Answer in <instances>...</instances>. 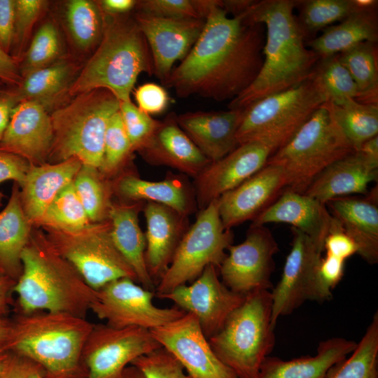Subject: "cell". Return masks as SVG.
<instances>
[{
	"mask_svg": "<svg viewBox=\"0 0 378 378\" xmlns=\"http://www.w3.org/2000/svg\"><path fill=\"white\" fill-rule=\"evenodd\" d=\"M312 78L323 93L326 102L340 103L350 99L357 101L360 96L355 82L340 62L338 54L320 58Z\"/></svg>",
	"mask_w": 378,
	"mask_h": 378,
	"instance_id": "b9f144b4",
	"label": "cell"
},
{
	"mask_svg": "<svg viewBox=\"0 0 378 378\" xmlns=\"http://www.w3.org/2000/svg\"><path fill=\"white\" fill-rule=\"evenodd\" d=\"M0 378H44V371L32 360L10 352Z\"/></svg>",
	"mask_w": 378,
	"mask_h": 378,
	"instance_id": "f5cc1de1",
	"label": "cell"
},
{
	"mask_svg": "<svg viewBox=\"0 0 378 378\" xmlns=\"http://www.w3.org/2000/svg\"><path fill=\"white\" fill-rule=\"evenodd\" d=\"M130 365L139 369L145 378H192L182 365L162 346L136 358Z\"/></svg>",
	"mask_w": 378,
	"mask_h": 378,
	"instance_id": "bcb514c9",
	"label": "cell"
},
{
	"mask_svg": "<svg viewBox=\"0 0 378 378\" xmlns=\"http://www.w3.org/2000/svg\"><path fill=\"white\" fill-rule=\"evenodd\" d=\"M358 150L368 158L378 161V135L364 142Z\"/></svg>",
	"mask_w": 378,
	"mask_h": 378,
	"instance_id": "6125c7cd",
	"label": "cell"
},
{
	"mask_svg": "<svg viewBox=\"0 0 378 378\" xmlns=\"http://www.w3.org/2000/svg\"><path fill=\"white\" fill-rule=\"evenodd\" d=\"M328 378H378V313L350 356L334 365Z\"/></svg>",
	"mask_w": 378,
	"mask_h": 378,
	"instance_id": "8d00e7d4",
	"label": "cell"
},
{
	"mask_svg": "<svg viewBox=\"0 0 378 378\" xmlns=\"http://www.w3.org/2000/svg\"><path fill=\"white\" fill-rule=\"evenodd\" d=\"M330 214L357 246V253L368 263L378 262L377 186L364 197H342L328 201Z\"/></svg>",
	"mask_w": 378,
	"mask_h": 378,
	"instance_id": "4316f807",
	"label": "cell"
},
{
	"mask_svg": "<svg viewBox=\"0 0 378 378\" xmlns=\"http://www.w3.org/2000/svg\"><path fill=\"white\" fill-rule=\"evenodd\" d=\"M160 347L148 329L94 324L83 353L86 378H118L134 359Z\"/></svg>",
	"mask_w": 378,
	"mask_h": 378,
	"instance_id": "5bb4252c",
	"label": "cell"
},
{
	"mask_svg": "<svg viewBox=\"0 0 378 378\" xmlns=\"http://www.w3.org/2000/svg\"><path fill=\"white\" fill-rule=\"evenodd\" d=\"M127 14L103 13L101 40L71 83L68 90L70 96L103 88L112 92L120 102L130 101L131 92L139 75H153L148 43L134 16Z\"/></svg>",
	"mask_w": 378,
	"mask_h": 378,
	"instance_id": "5b68a950",
	"label": "cell"
},
{
	"mask_svg": "<svg viewBox=\"0 0 378 378\" xmlns=\"http://www.w3.org/2000/svg\"><path fill=\"white\" fill-rule=\"evenodd\" d=\"M355 150L378 134V104L350 99L322 105Z\"/></svg>",
	"mask_w": 378,
	"mask_h": 378,
	"instance_id": "836d02e7",
	"label": "cell"
},
{
	"mask_svg": "<svg viewBox=\"0 0 378 378\" xmlns=\"http://www.w3.org/2000/svg\"><path fill=\"white\" fill-rule=\"evenodd\" d=\"M10 352L5 348H0V374L4 370Z\"/></svg>",
	"mask_w": 378,
	"mask_h": 378,
	"instance_id": "03108f58",
	"label": "cell"
},
{
	"mask_svg": "<svg viewBox=\"0 0 378 378\" xmlns=\"http://www.w3.org/2000/svg\"><path fill=\"white\" fill-rule=\"evenodd\" d=\"M55 250L94 290L121 278L137 282L136 275L115 247L108 219L76 231L42 229Z\"/></svg>",
	"mask_w": 378,
	"mask_h": 378,
	"instance_id": "30bf717a",
	"label": "cell"
},
{
	"mask_svg": "<svg viewBox=\"0 0 378 378\" xmlns=\"http://www.w3.org/2000/svg\"><path fill=\"white\" fill-rule=\"evenodd\" d=\"M14 19L15 0H0V46L8 54L13 44Z\"/></svg>",
	"mask_w": 378,
	"mask_h": 378,
	"instance_id": "11a10c76",
	"label": "cell"
},
{
	"mask_svg": "<svg viewBox=\"0 0 378 378\" xmlns=\"http://www.w3.org/2000/svg\"><path fill=\"white\" fill-rule=\"evenodd\" d=\"M132 153L131 143L118 111L110 118L106 127L99 172L104 176L115 174Z\"/></svg>",
	"mask_w": 378,
	"mask_h": 378,
	"instance_id": "7bdbcfd3",
	"label": "cell"
},
{
	"mask_svg": "<svg viewBox=\"0 0 378 378\" xmlns=\"http://www.w3.org/2000/svg\"><path fill=\"white\" fill-rule=\"evenodd\" d=\"M52 138L46 107L36 101L23 100L12 111L0 150L20 156L31 165H41L48 162Z\"/></svg>",
	"mask_w": 378,
	"mask_h": 378,
	"instance_id": "44dd1931",
	"label": "cell"
},
{
	"mask_svg": "<svg viewBox=\"0 0 378 378\" xmlns=\"http://www.w3.org/2000/svg\"><path fill=\"white\" fill-rule=\"evenodd\" d=\"M18 103L11 91H4L0 94V141L8 127L12 111Z\"/></svg>",
	"mask_w": 378,
	"mask_h": 378,
	"instance_id": "6f0895ef",
	"label": "cell"
},
{
	"mask_svg": "<svg viewBox=\"0 0 378 378\" xmlns=\"http://www.w3.org/2000/svg\"><path fill=\"white\" fill-rule=\"evenodd\" d=\"M143 202L132 204L111 203L108 219L111 236L117 249L134 271L137 282L149 290H155L146 263V240L139 223L138 214Z\"/></svg>",
	"mask_w": 378,
	"mask_h": 378,
	"instance_id": "f546056e",
	"label": "cell"
},
{
	"mask_svg": "<svg viewBox=\"0 0 378 378\" xmlns=\"http://www.w3.org/2000/svg\"><path fill=\"white\" fill-rule=\"evenodd\" d=\"M169 113L146 143L139 148L143 158L153 165H164L196 178L211 162Z\"/></svg>",
	"mask_w": 378,
	"mask_h": 378,
	"instance_id": "7402d4cb",
	"label": "cell"
},
{
	"mask_svg": "<svg viewBox=\"0 0 378 378\" xmlns=\"http://www.w3.org/2000/svg\"><path fill=\"white\" fill-rule=\"evenodd\" d=\"M70 34L81 49L98 45L102 35L104 15L98 4L88 0H71L65 10Z\"/></svg>",
	"mask_w": 378,
	"mask_h": 378,
	"instance_id": "ab89813d",
	"label": "cell"
},
{
	"mask_svg": "<svg viewBox=\"0 0 378 378\" xmlns=\"http://www.w3.org/2000/svg\"><path fill=\"white\" fill-rule=\"evenodd\" d=\"M136 106L149 115L162 113L167 108L170 97L165 88L155 83L139 85L134 91Z\"/></svg>",
	"mask_w": 378,
	"mask_h": 378,
	"instance_id": "681fc988",
	"label": "cell"
},
{
	"mask_svg": "<svg viewBox=\"0 0 378 378\" xmlns=\"http://www.w3.org/2000/svg\"><path fill=\"white\" fill-rule=\"evenodd\" d=\"M82 163L76 158L31 165L20 188L22 206L29 223L37 227L57 194L73 182Z\"/></svg>",
	"mask_w": 378,
	"mask_h": 378,
	"instance_id": "83f0119b",
	"label": "cell"
},
{
	"mask_svg": "<svg viewBox=\"0 0 378 378\" xmlns=\"http://www.w3.org/2000/svg\"><path fill=\"white\" fill-rule=\"evenodd\" d=\"M73 73L71 63L60 61L25 75L20 84L11 92L18 103L33 100L45 106L46 103L69 90Z\"/></svg>",
	"mask_w": 378,
	"mask_h": 378,
	"instance_id": "e575fe53",
	"label": "cell"
},
{
	"mask_svg": "<svg viewBox=\"0 0 378 378\" xmlns=\"http://www.w3.org/2000/svg\"><path fill=\"white\" fill-rule=\"evenodd\" d=\"M22 80L17 61L0 46V80L17 87Z\"/></svg>",
	"mask_w": 378,
	"mask_h": 378,
	"instance_id": "9f6ffc18",
	"label": "cell"
},
{
	"mask_svg": "<svg viewBox=\"0 0 378 378\" xmlns=\"http://www.w3.org/2000/svg\"><path fill=\"white\" fill-rule=\"evenodd\" d=\"M155 293L130 278L113 281L98 290L90 305L106 324L115 328L131 326L151 330L182 317L186 312L176 306L160 308L153 302Z\"/></svg>",
	"mask_w": 378,
	"mask_h": 378,
	"instance_id": "4fadbf2b",
	"label": "cell"
},
{
	"mask_svg": "<svg viewBox=\"0 0 378 378\" xmlns=\"http://www.w3.org/2000/svg\"><path fill=\"white\" fill-rule=\"evenodd\" d=\"M345 261L326 254L318 267L319 278L324 287L330 291L339 284L344 275Z\"/></svg>",
	"mask_w": 378,
	"mask_h": 378,
	"instance_id": "db71d44e",
	"label": "cell"
},
{
	"mask_svg": "<svg viewBox=\"0 0 378 378\" xmlns=\"http://www.w3.org/2000/svg\"><path fill=\"white\" fill-rule=\"evenodd\" d=\"M1 81V80H0ZM4 91L1 90H0V94L3 92Z\"/></svg>",
	"mask_w": 378,
	"mask_h": 378,
	"instance_id": "003e7915",
	"label": "cell"
},
{
	"mask_svg": "<svg viewBox=\"0 0 378 378\" xmlns=\"http://www.w3.org/2000/svg\"><path fill=\"white\" fill-rule=\"evenodd\" d=\"M378 178V161L354 150L335 161L321 172L304 194L326 204L351 194L368 192V185Z\"/></svg>",
	"mask_w": 378,
	"mask_h": 378,
	"instance_id": "cb8c5ba5",
	"label": "cell"
},
{
	"mask_svg": "<svg viewBox=\"0 0 378 378\" xmlns=\"http://www.w3.org/2000/svg\"><path fill=\"white\" fill-rule=\"evenodd\" d=\"M22 271L13 288L18 314L62 312L86 318L96 291L48 240L33 227L22 256Z\"/></svg>",
	"mask_w": 378,
	"mask_h": 378,
	"instance_id": "3957f363",
	"label": "cell"
},
{
	"mask_svg": "<svg viewBox=\"0 0 378 378\" xmlns=\"http://www.w3.org/2000/svg\"><path fill=\"white\" fill-rule=\"evenodd\" d=\"M326 204L304 193L285 189L279 197L253 221V225L283 223L300 230L323 249L333 217Z\"/></svg>",
	"mask_w": 378,
	"mask_h": 378,
	"instance_id": "d4e9b609",
	"label": "cell"
},
{
	"mask_svg": "<svg viewBox=\"0 0 378 378\" xmlns=\"http://www.w3.org/2000/svg\"><path fill=\"white\" fill-rule=\"evenodd\" d=\"M341 64L355 82L360 96L357 102L378 104L377 43L365 41L338 54Z\"/></svg>",
	"mask_w": 378,
	"mask_h": 378,
	"instance_id": "d590c367",
	"label": "cell"
},
{
	"mask_svg": "<svg viewBox=\"0 0 378 378\" xmlns=\"http://www.w3.org/2000/svg\"><path fill=\"white\" fill-rule=\"evenodd\" d=\"M326 99L311 77L300 85L244 108L237 132L239 144L258 141L273 153L286 145Z\"/></svg>",
	"mask_w": 378,
	"mask_h": 378,
	"instance_id": "ba28073f",
	"label": "cell"
},
{
	"mask_svg": "<svg viewBox=\"0 0 378 378\" xmlns=\"http://www.w3.org/2000/svg\"><path fill=\"white\" fill-rule=\"evenodd\" d=\"M286 188L283 169L265 164L235 188L217 199L219 215L225 229L252 221L270 206Z\"/></svg>",
	"mask_w": 378,
	"mask_h": 378,
	"instance_id": "ffe728a7",
	"label": "cell"
},
{
	"mask_svg": "<svg viewBox=\"0 0 378 378\" xmlns=\"http://www.w3.org/2000/svg\"><path fill=\"white\" fill-rule=\"evenodd\" d=\"M172 301L175 306L194 314L207 339L223 326L229 314L245 295L228 288L220 280L217 267L208 265L190 285L183 284L157 296Z\"/></svg>",
	"mask_w": 378,
	"mask_h": 378,
	"instance_id": "e0dca14e",
	"label": "cell"
},
{
	"mask_svg": "<svg viewBox=\"0 0 378 378\" xmlns=\"http://www.w3.org/2000/svg\"><path fill=\"white\" fill-rule=\"evenodd\" d=\"M32 228L22 206L20 188L14 183L8 202L0 211V267L16 281L22 274L21 256Z\"/></svg>",
	"mask_w": 378,
	"mask_h": 378,
	"instance_id": "d6a6232c",
	"label": "cell"
},
{
	"mask_svg": "<svg viewBox=\"0 0 378 378\" xmlns=\"http://www.w3.org/2000/svg\"><path fill=\"white\" fill-rule=\"evenodd\" d=\"M233 234L222 223L217 200L200 210L187 230L170 265L157 284L155 296L196 279L210 265L220 267L225 251L232 244Z\"/></svg>",
	"mask_w": 378,
	"mask_h": 378,
	"instance_id": "8fae6325",
	"label": "cell"
},
{
	"mask_svg": "<svg viewBox=\"0 0 378 378\" xmlns=\"http://www.w3.org/2000/svg\"><path fill=\"white\" fill-rule=\"evenodd\" d=\"M244 108L225 111H195L177 115L180 127L211 162L225 157L239 146L237 132Z\"/></svg>",
	"mask_w": 378,
	"mask_h": 378,
	"instance_id": "603a6c76",
	"label": "cell"
},
{
	"mask_svg": "<svg viewBox=\"0 0 378 378\" xmlns=\"http://www.w3.org/2000/svg\"><path fill=\"white\" fill-rule=\"evenodd\" d=\"M31 164L22 158L0 150V184L6 181H13L20 187ZM4 195L0 191V206Z\"/></svg>",
	"mask_w": 378,
	"mask_h": 378,
	"instance_id": "816d5d0a",
	"label": "cell"
},
{
	"mask_svg": "<svg viewBox=\"0 0 378 378\" xmlns=\"http://www.w3.org/2000/svg\"><path fill=\"white\" fill-rule=\"evenodd\" d=\"M118 378H145L141 371L134 365H128Z\"/></svg>",
	"mask_w": 378,
	"mask_h": 378,
	"instance_id": "e7e4bbea",
	"label": "cell"
},
{
	"mask_svg": "<svg viewBox=\"0 0 378 378\" xmlns=\"http://www.w3.org/2000/svg\"><path fill=\"white\" fill-rule=\"evenodd\" d=\"M297 1H255L244 13L265 28L263 62L253 83L230 102L229 109L244 108L269 95L311 78L320 59L306 46L294 15Z\"/></svg>",
	"mask_w": 378,
	"mask_h": 378,
	"instance_id": "7a4b0ae2",
	"label": "cell"
},
{
	"mask_svg": "<svg viewBox=\"0 0 378 378\" xmlns=\"http://www.w3.org/2000/svg\"><path fill=\"white\" fill-rule=\"evenodd\" d=\"M144 212L146 220V263L156 286L188 230V216L165 205L151 202L146 204Z\"/></svg>",
	"mask_w": 378,
	"mask_h": 378,
	"instance_id": "484cf974",
	"label": "cell"
},
{
	"mask_svg": "<svg viewBox=\"0 0 378 378\" xmlns=\"http://www.w3.org/2000/svg\"><path fill=\"white\" fill-rule=\"evenodd\" d=\"M270 290H257L227 317L208 339L216 356L239 378H255L275 345Z\"/></svg>",
	"mask_w": 378,
	"mask_h": 378,
	"instance_id": "52a82bcc",
	"label": "cell"
},
{
	"mask_svg": "<svg viewBox=\"0 0 378 378\" xmlns=\"http://www.w3.org/2000/svg\"><path fill=\"white\" fill-rule=\"evenodd\" d=\"M273 154L272 149L258 141L239 144L221 159L211 162L195 178L196 203L201 209L224 193L235 188L260 171Z\"/></svg>",
	"mask_w": 378,
	"mask_h": 378,
	"instance_id": "d6986e66",
	"label": "cell"
},
{
	"mask_svg": "<svg viewBox=\"0 0 378 378\" xmlns=\"http://www.w3.org/2000/svg\"><path fill=\"white\" fill-rule=\"evenodd\" d=\"M150 48L153 75L163 85L174 64L189 53L205 24L202 19H172L136 11L133 15Z\"/></svg>",
	"mask_w": 378,
	"mask_h": 378,
	"instance_id": "ac0fdd59",
	"label": "cell"
},
{
	"mask_svg": "<svg viewBox=\"0 0 378 378\" xmlns=\"http://www.w3.org/2000/svg\"><path fill=\"white\" fill-rule=\"evenodd\" d=\"M120 102L109 90L99 88L76 95L50 115L53 138L48 162L74 158L82 164L100 168L107 125L119 111Z\"/></svg>",
	"mask_w": 378,
	"mask_h": 378,
	"instance_id": "8992f818",
	"label": "cell"
},
{
	"mask_svg": "<svg viewBox=\"0 0 378 378\" xmlns=\"http://www.w3.org/2000/svg\"><path fill=\"white\" fill-rule=\"evenodd\" d=\"M46 4L41 0H15L14 33L11 51L17 61L30 31Z\"/></svg>",
	"mask_w": 378,
	"mask_h": 378,
	"instance_id": "c3c4849f",
	"label": "cell"
},
{
	"mask_svg": "<svg viewBox=\"0 0 378 378\" xmlns=\"http://www.w3.org/2000/svg\"><path fill=\"white\" fill-rule=\"evenodd\" d=\"M220 265L223 283L231 290L246 295L257 290H270L278 244L265 225H251L245 239L227 248Z\"/></svg>",
	"mask_w": 378,
	"mask_h": 378,
	"instance_id": "9a60e30c",
	"label": "cell"
},
{
	"mask_svg": "<svg viewBox=\"0 0 378 378\" xmlns=\"http://www.w3.org/2000/svg\"><path fill=\"white\" fill-rule=\"evenodd\" d=\"M119 112L132 150L137 151L152 135L160 120L141 111L131 100L120 102Z\"/></svg>",
	"mask_w": 378,
	"mask_h": 378,
	"instance_id": "7dc6e473",
	"label": "cell"
},
{
	"mask_svg": "<svg viewBox=\"0 0 378 378\" xmlns=\"http://www.w3.org/2000/svg\"><path fill=\"white\" fill-rule=\"evenodd\" d=\"M295 8L299 10L296 20L305 40L358 11L353 0L297 1Z\"/></svg>",
	"mask_w": 378,
	"mask_h": 378,
	"instance_id": "74e56055",
	"label": "cell"
},
{
	"mask_svg": "<svg viewBox=\"0 0 378 378\" xmlns=\"http://www.w3.org/2000/svg\"><path fill=\"white\" fill-rule=\"evenodd\" d=\"M323 251H326V254L344 261L357 253L356 244L345 233L340 223L334 217L329 232L324 240Z\"/></svg>",
	"mask_w": 378,
	"mask_h": 378,
	"instance_id": "f907efd6",
	"label": "cell"
},
{
	"mask_svg": "<svg viewBox=\"0 0 378 378\" xmlns=\"http://www.w3.org/2000/svg\"><path fill=\"white\" fill-rule=\"evenodd\" d=\"M61 43L55 24L46 22L38 29L19 67L22 78L30 72L45 67L59 56Z\"/></svg>",
	"mask_w": 378,
	"mask_h": 378,
	"instance_id": "ee69618b",
	"label": "cell"
},
{
	"mask_svg": "<svg viewBox=\"0 0 378 378\" xmlns=\"http://www.w3.org/2000/svg\"><path fill=\"white\" fill-rule=\"evenodd\" d=\"M11 328V320L0 311V348H5Z\"/></svg>",
	"mask_w": 378,
	"mask_h": 378,
	"instance_id": "be15d7a7",
	"label": "cell"
},
{
	"mask_svg": "<svg viewBox=\"0 0 378 378\" xmlns=\"http://www.w3.org/2000/svg\"><path fill=\"white\" fill-rule=\"evenodd\" d=\"M135 0H102L98 4L104 13L109 15H124L135 8Z\"/></svg>",
	"mask_w": 378,
	"mask_h": 378,
	"instance_id": "91938a15",
	"label": "cell"
},
{
	"mask_svg": "<svg viewBox=\"0 0 378 378\" xmlns=\"http://www.w3.org/2000/svg\"><path fill=\"white\" fill-rule=\"evenodd\" d=\"M114 189L125 200L163 204L185 216L193 212L197 204L188 185L176 177L150 181L125 174L116 181Z\"/></svg>",
	"mask_w": 378,
	"mask_h": 378,
	"instance_id": "4dcf8cb0",
	"label": "cell"
},
{
	"mask_svg": "<svg viewBox=\"0 0 378 378\" xmlns=\"http://www.w3.org/2000/svg\"><path fill=\"white\" fill-rule=\"evenodd\" d=\"M378 19L377 9L358 10L336 24L321 31L318 36L309 40L306 46L320 58L346 51L365 42L377 43Z\"/></svg>",
	"mask_w": 378,
	"mask_h": 378,
	"instance_id": "1f68e13d",
	"label": "cell"
},
{
	"mask_svg": "<svg viewBox=\"0 0 378 378\" xmlns=\"http://www.w3.org/2000/svg\"><path fill=\"white\" fill-rule=\"evenodd\" d=\"M265 40L263 24L244 14L230 18L214 0L197 41L163 85L182 98L232 101L258 76Z\"/></svg>",
	"mask_w": 378,
	"mask_h": 378,
	"instance_id": "6da1fadb",
	"label": "cell"
},
{
	"mask_svg": "<svg viewBox=\"0 0 378 378\" xmlns=\"http://www.w3.org/2000/svg\"><path fill=\"white\" fill-rule=\"evenodd\" d=\"M99 169L82 164L74 181L75 190L91 223L108 219L111 186Z\"/></svg>",
	"mask_w": 378,
	"mask_h": 378,
	"instance_id": "f35d334b",
	"label": "cell"
},
{
	"mask_svg": "<svg viewBox=\"0 0 378 378\" xmlns=\"http://www.w3.org/2000/svg\"><path fill=\"white\" fill-rule=\"evenodd\" d=\"M90 223L71 182L57 194L37 227L76 231Z\"/></svg>",
	"mask_w": 378,
	"mask_h": 378,
	"instance_id": "60d3db41",
	"label": "cell"
},
{
	"mask_svg": "<svg viewBox=\"0 0 378 378\" xmlns=\"http://www.w3.org/2000/svg\"><path fill=\"white\" fill-rule=\"evenodd\" d=\"M357 343L342 337L321 341L316 355L284 360L267 356L255 378H328L332 368L344 360Z\"/></svg>",
	"mask_w": 378,
	"mask_h": 378,
	"instance_id": "f1b7e54d",
	"label": "cell"
},
{
	"mask_svg": "<svg viewBox=\"0 0 378 378\" xmlns=\"http://www.w3.org/2000/svg\"><path fill=\"white\" fill-rule=\"evenodd\" d=\"M15 283L0 267V311L6 314L13 304L12 295Z\"/></svg>",
	"mask_w": 378,
	"mask_h": 378,
	"instance_id": "680465c9",
	"label": "cell"
},
{
	"mask_svg": "<svg viewBox=\"0 0 378 378\" xmlns=\"http://www.w3.org/2000/svg\"><path fill=\"white\" fill-rule=\"evenodd\" d=\"M321 106L266 164L280 166L286 188L304 193L314 178L335 161L354 151Z\"/></svg>",
	"mask_w": 378,
	"mask_h": 378,
	"instance_id": "9c48e42d",
	"label": "cell"
},
{
	"mask_svg": "<svg viewBox=\"0 0 378 378\" xmlns=\"http://www.w3.org/2000/svg\"><path fill=\"white\" fill-rule=\"evenodd\" d=\"M220 7L232 17L244 13L254 3L253 0H219Z\"/></svg>",
	"mask_w": 378,
	"mask_h": 378,
	"instance_id": "94428289",
	"label": "cell"
},
{
	"mask_svg": "<svg viewBox=\"0 0 378 378\" xmlns=\"http://www.w3.org/2000/svg\"><path fill=\"white\" fill-rule=\"evenodd\" d=\"M290 230L291 248L281 277L271 290V323L274 328L279 317L290 314L305 301L324 302L332 295L319 278L323 248L295 227Z\"/></svg>",
	"mask_w": 378,
	"mask_h": 378,
	"instance_id": "7c38bea8",
	"label": "cell"
},
{
	"mask_svg": "<svg viewBox=\"0 0 378 378\" xmlns=\"http://www.w3.org/2000/svg\"><path fill=\"white\" fill-rule=\"evenodd\" d=\"M150 331L192 378H239L216 356L194 314L186 312Z\"/></svg>",
	"mask_w": 378,
	"mask_h": 378,
	"instance_id": "2e32d148",
	"label": "cell"
},
{
	"mask_svg": "<svg viewBox=\"0 0 378 378\" xmlns=\"http://www.w3.org/2000/svg\"><path fill=\"white\" fill-rule=\"evenodd\" d=\"M214 0H142L135 9L145 14L172 19L205 20Z\"/></svg>",
	"mask_w": 378,
	"mask_h": 378,
	"instance_id": "f6af8a7d",
	"label": "cell"
},
{
	"mask_svg": "<svg viewBox=\"0 0 378 378\" xmlns=\"http://www.w3.org/2000/svg\"><path fill=\"white\" fill-rule=\"evenodd\" d=\"M94 324L62 312L18 314L6 349L40 365L44 378H86L83 353Z\"/></svg>",
	"mask_w": 378,
	"mask_h": 378,
	"instance_id": "277c9868",
	"label": "cell"
}]
</instances>
